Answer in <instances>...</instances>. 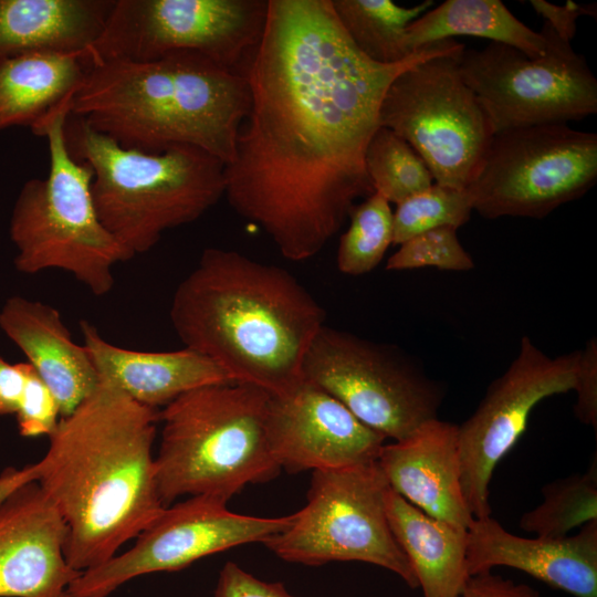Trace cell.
<instances>
[{
    "label": "cell",
    "mask_w": 597,
    "mask_h": 597,
    "mask_svg": "<svg viewBox=\"0 0 597 597\" xmlns=\"http://www.w3.org/2000/svg\"><path fill=\"white\" fill-rule=\"evenodd\" d=\"M455 228L440 227L419 233L399 244L386 270L402 271L433 266L444 271H470L471 255L460 243Z\"/></svg>",
    "instance_id": "4dcf8cb0"
},
{
    "label": "cell",
    "mask_w": 597,
    "mask_h": 597,
    "mask_svg": "<svg viewBox=\"0 0 597 597\" xmlns=\"http://www.w3.org/2000/svg\"><path fill=\"white\" fill-rule=\"evenodd\" d=\"M266 429L275 461L289 472L377 461L386 441L337 399L305 379L285 394L271 395Z\"/></svg>",
    "instance_id": "2e32d148"
},
{
    "label": "cell",
    "mask_w": 597,
    "mask_h": 597,
    "mask_svg": "<svg viewBox=\"0 0 597 597\" xmlns=\"http://www.w3.org/2000/svg\"><path fill=\"white\" fill-rule=\"evenodd\" d=\"M377 462L390 489L425 513L465 530L474 520L462 490L458 425L430 419L385 443Z\"/></svg>",
    "instance_id": "d6986e66"
},
{
    "label": "cell",
    "mask_w": 597,
    "mask_h": 597,
    "mask_svg": "<svg viewBox=\"0 0 597 597\" xmlns=\"http://www.w3.org/2000/svg\"><path fill=\"white\" fill-rule=\"evenodd\" d=\"M472 35L517 49L530 57L545 53L544 35L519 20L500 0H447L413 20L405 45L415 53L429 44Z\"/></svg>",
    "instance_id": "d4e9b609"
},
{
    "label": "cell",
    "mask_w": 597,
    "mask_h": 597,
    "mask_svg": "<svg viewBox=\"0 0 597 597\" xmlns=\"http://www.w3.org/2000/svg\"><path fill=\"white\" fill-rule=\"evenodd\" d=\"M0 328L53 392L61 417L70 415L98 385L86 347L73 342L55 307L10 296L0 308Z\"/></svg>",
    "instance_id": "ffe728a7"
},
{
    "label": "cell",
    "mask_w": 597,
    "mask_h": 597,
    "mask_svg": "<svg viewBox=\"0 0 597 597\" xmlns=\"http://www.w3.org/2000/svg\"><path fill=\"white\" fill-rule=\"evenodd\" d=\"M365 167L374 192L389 203L398 205L434 182L417 151L384 126L378 127L367 146Z\"/></svg>",
    "instance_id": "83f0119b"
},
{
    "label": "cell",
    "mask_w": 597,
    "mask_h": 597,
    "mask_svg": "<svg viewBox=\"0 0 597 597\" xmlns=\"http://www.w3.org/2000/svg\"><path fill=\"white\" fill-rule=\"evenodd\" d=\"M66 526L33 481L0 506V597H72L81 574L64 556Z\"/></svg>",
    "instance_id": "e0dca14e"
},
{
    "label": "cell",
    "mask_w": 597,
    "mask_h": 597,
    "mask_svg": "<svg viewBox=\"0 0 597 597\" xmlns=\"http://www.w3.org/2000/svg\"><path fill=\"white\" fill-rule=\"evenodd\" d=\"M214 597H298L285 588L284 584L270 583L244 570L233 562L221 568L214 589Z\"/></svg>",
    "instance_id": "d6a6232c"
},
{
    "label": "cell",
    "mask_w": 597,
    "mask_h": 597,
    "mask_svg": "<svg viewBox=\"0 0 597 597\" xmlns=\"http://www.w3.org/2000/svg\"><path fill=\"white\" fill-rule=\"evenodd\" d=\"M455 597H541L530 585L493 574L492 570L472 575Z\"/></svg>",
    "instance_id": "d590c367"
},
{
    "label": "cell",
    "mask_w": 597,
    "mask_h": 597,
    "mask_svg": "<svg viewBox=\"0 0 597 597\" xmlns=\"http://www.w3.org/2000/svg\"><path fill=\"white\" fill-rule=\"evenodd\" d=\"M24 385V363L12 365L0 356V416L17 413Z\"/></svg>",
    "instance_id": "8d00e7d4"
},
{
    "label": "cell",
    "mask_w": 597,
    "mask_h": 597,
    "mask_svg": "<svg viewBox=\"0 0 597 597\" xmlns=\"http://www.w3.org/2000/svg\"><path fill=\"white\" fill-rule=\"evenodd\" d=\"M597 180V134L546 124L494 135L467 188L483 218L542 219Z\"/></svg>",
    "instance_id": "8fae6325"
},
{
    "label": "cell",
    "mask_w": 597,
    "mask_h": 597,
    "mask_svg": "<svg viewBox=\"0 0 597 597\" xmlns=\"http://www.w3.org/2000/svg\"><path fill=\"white\" fill-rule=\"evenodd\" d=\"M271 395L250 384H212L182 394L159 412L155 455L166 506L182 495L228 502L281 471L268 439Z\"/></svg>",
    "instance_id": "8992f818"
},
{
    "label": "cell",
    "mask_w": 597,
    "mask_h": 597,
    "mask_svg": "<svg viewBox=\"0 0 597 597\" xmlns=\"http://www.w3.org/2000/svg\"><path fill=\"white\" fill-rule=\"evenodd\" d=\"M473 210L467 189H455L433 182L396 205L394 211L392 244L440 227L459 229L465 224Z\"/></svg>",
    "instance_id": "f546056e"
},
{
    "label": "cell",
    "mask_w": 597,
    "mask_h": 597,
    "mask_svg": "<svg viewBox=\"0 0 597 597\" xmlns=\"http://www.w3.org/2000/svg\"><path fill=\"white\" fill-rule=\"evenodd\" d=\"M463 49L458 42L404 70L388 86L379 109V126L417 151L436 184L455 189L472 184L495 135L461 75Z\"/></svg>",
    "instance_id": "ba28073f"
},
{
    "label": "cell",
    "mask_w": 597,
    "mask_h": 597,
    "mask_svg": "<svg viewBox=\"0 0 597 597\" xmlns=\"http://www.w3.org/2000/svg\"><path fill=\"white\" fill-rule=\"evenodd\" d=\"M249 107L243 72L180 51L146 62L93 63L70 114L126 148L156 153L188 145L226 166Z\"/></svg>",
    "instance_id": "277c9868"
},
{
    "label": "cell",
    "mask_w": 597,
    "mask_h": 597,
    "mask_svg": "<svg viewBox=\"0 0 597 597\" xmlns=\"http://www.w3.org/2000/svg\"><path fill=\"white\" fill-rule=\"evenodd\" d=\"M389 484L377 461L313 471L306 504L284 531L263 542L289 563L320 566L363 562L418 588L412 567L397 543L386 513Z\"/></svg>",
    "instance_id": "9c48e42d"
},
{
    "label": "cell",
    "mask_w": 597,
    "mask_h": 597,
    "mask_svg": "<svg viewBox=\"0 0 597 597\" xmlns=\"http://www.w3.org/2000/svg\"><path fill=\"white\" fill-rule=\"evenodd\" d=\"M386 513L422 596H458L470 577L467 567L468 530L425 513L390 486L386 493Z\"/></svg>",
    "instance_id": "cb8c5ba5"
},
{
    "label": "cell",
    "mask_w": 597,
    "mask_h": 597,
    "mask_svg": "<svg viewBox=\"0 0 597 597\" xmlns=\"http://www.w3.org/2000/svg\"><path fill=\"white\" fill-rule=\"evenodd\" d=\"M115 0H0V60L30 51L83 52Z\"/></svg>",
    "instance_id": "603a6c76"
},
{
    "label": "cell",
    "mask_w": 597,
    "mask_h": 597,
    "mask_svg": "<svg viewBox=\"0 0 597 597\" xmlns=\"http://www.w3.org/2000/svg\"><path fill=\"white\" fill-rule=\"evenodd\" d=\"M24 390L15 413L19 433L25 438L49 437L61 419L60 406L28 362L24 363Z\"/></svg>",
    "instance_id": "1f68e13d"
},
{
    "label": "cell",
    "mask_w": 597,
    "mask_h": 597,
    "mask_svg": "<svg viewBox=\"0 0 597 597\" xmlns=\"http://www.w3.org/2000/svg\"><path fill=\"white\" fill-rule=\"evenodd\" d=\"M530 4L535 12L545 19L555 33L564 41L570 42L577 31L579 17L589 15L596 18V3L580 4L567 0L558 6L544 0H531Z\"/></svg>",
    "instance_id": "e575fe53"
},
{
    "label": "cell",
    "mask_w": 597,
    "mask_h": 597,
    "mask_svg": "<svg viewBox=\"0 0 597 597\" xmlns=\"http://www.w3.org/2000/svg\"><path fill=\"white\" fill-rule=\"evenodd\" d=\"M348 219L349 226L339 239L337 269L346 275H363L380 263L392 244L394 211L374 192L352 207Z\"/></svg>",
    "instance_id": "f1b7e54d"
},
{
    "label": "cell",
    "mask_w": 597,
    "mask_h": 597,
    "mask_svg": "<svg viewBox=\"0 0 597 597\" xmlns=\"http://www.w3.org/2000/svg\"><path fill=\"white\" fill-rule=\"evenodd\" d=\"M574 412L584 425L597 429V342L591 338L580 350Z\"/></svg>",
    "instance_id": "836d02e7"
},
{
    "label": "cell",
    "mask_w": 597,
    "mask_h": 597,
    "mask_svg": "<svg viewBox=\"0 0 597 597\" xmlns=\"http://www.w3.org/2000/svg\"><path fill=\"white\" fill-rule=\"evenodd\" d=\"M292 514L260 517L234 513L227 502L197 495L165 510L134 545L82 572L69 586L72 597H107L142 575L182 569L196 561L248 543H263L284 531Z\"/></svg>",
    "instance_id": "9a60e30c"
},
{
    "label": "cell",
    "mask_w": 597,
    "mask_h": 597,
    "mask_svg": "<svg viewBox=\"0 0 597 597\" xmlns=\"http://www.w3.org/2000/svg\"><path fill=\"white\" fill-rule=\"evenodd\" d=\"M580 350L551 357L523 336L516 357L494 379L473 413L458 425L461 482L474 519L491 515L490 481L543 399L575 390Z\"/></svg>",
    "instance_id": "5bb4252c"
},
{
    "label": "cell",
    "mask_w": 597,
    "mask_h": 597,
    "mask_svg": "<svg viewBox=\"0 0 597 597\" xmlns=\"http://www.w3.org/2000/svg\"><path fill=\"white\" fill-rule=\"evenodd\" d=\"M303 378L394 441L438 418L444 398L442 385L398 348L326 324L307 350Z\"/></svg>",
    "instance_id": "30bf717a"
},
{
    "label": "cell",
    "mask_w": 597,
    "mask_h": 597,
    "mask_svg": "<svg viewBox=\"0 0 597 597\" xmlns=\"http://www.w3.org/2000/svg\"><path fill=\"white\" fill-rule=\"evenodd\" d=\"M457 43L439 41L379 64L354 45L331 0H268L262 38L242 70L249 112L224 166L231 208L285 259L318 254L355 201L374 193L365 154L388 86Z\"/></svg>",
    "instance_id": "6da1fadb"
},
{
    "label": "cell",
    "mask_w": 597,
    "mask_h": 597,
    "mask_svg": "<svg viewBox=\"0 0 597 597\" xmlns=\"http://www.w3.org/2000/svg\"><path fill=\"white\" fill-rule=\"evenodd\" d=\"M36 464L31 463L21 469L9 467L0 473V506L22 485L36 481Z\"/></svg>",
    "instance_id": "74e56055"
},
{
    "label": "cell",
    "mask_w": 597,
    "mask_h": 597,
    "mask_svg": "<svg viewBox=\"0 0 597 597\" xmlns=\"http://www.w3.org/2000/svg\"><path fill=\"white\" fill-rule=\"evenodd\" d=\"M169 317L186 348L233 381L277 396L304 379L305 356L326 314L286 269L208 248L178 284Z\"/></svg>",
    "instance_id": "3957f363"
},
{
    "label": "cell",
    "mask_w": 597,
    "mask_h": 597,
    "mask_svg": "<svg viewBox=\"0 0 597 597\" xmlns=\"http://www.w3.org/2000/svg\"><path fill=\"white\" fill-rule=\"evenodd\" d=\"M505 566L574 597H597V521L564 537H522L491 515L468 527L467 567L470 576Z\"/></svg>",
    "instance_id": "ac0fdd59"
},
{
    "label": "cell",
    "mask_w": 597,
    "mask_h": 597,
    "mask_svg": "<svg viewBox=\"0 0 597 597\" xmlns=\"http://www.w3.org/2000/svg\"><path fill=\"white\" fill-rule=\"evenodd\" d=\"M159 412L100 379L49 436L35 482L66 526L73 569L107 562L165 510L153 453Z\"/></svg>",
    "instance_id": "7a4b0ae2"
},
{
    "label": "cell",
    "mask_w": 597,
    "mask_h": 597,
    "mask_svg": "<svg viewBox=\"0 0 597 597\" xmlns=\"http://www.w3.org/2000/svg\"><path fill=\"white\" fill-rule=\"evenodd\" d=\"M93 65L83 52L30 51L0 60V129L31 130L70 104Z\"/></svg>",
    "instance_id": "7402d4cb"
},
{
    "label": "cell",
    "mask_w": 597,
    "mask_h": 597,
    "mask_svg": "<svg viewBox=\"0 0 597 597\" xmlns=\"http://www.w3.org/2000/svg\"><path fill=\"white\" fill-rule=\"evenodd\" d=\"M545 53L530 57L490 42L463 49L459 67L484 107L494 133L546 124H567L597 113V80L584 55L544 22Z\"/></svg>",
    "instance_id": "7c38bea8"
},
{
    "label": "cell",
    "mask_w": 597,
    "mask_h": 597,
    "mask_svg": "<svg viewBox=\"0 0 597 597\" xmlns=\"http://www.w3.org/2000/svg\"><path fill=\"white\" fill-rule=\"evenodd\" d=\"M69 114L59 112L32 132L48 139L50 166L45 178L24 182L13 205V264L23 274L65 271L103 296L114 286L115 265L134 256L97 216L92 168L67 150L63 125Z\"/></svg>",
    "instance_id": "52a82bcc"
},
{
    "label": "cell",
    "mask_w": 597,
    "mask_h": 597,
    "mask_svg": "<svg viewBox=\"0 0 597 597\" xmlns=\"http://www.w3.org/2000/svg\"><path fill=\"white\" fill-rule=\"evenodd\" d=\"M347 36L367 59L396 64L409 53L405 45L407 27L432 6L426 0L415 7H400L391 0H331Z\"/></svg>",
    "instance_id": "484cf974"
},
{
    "label": "cell",
    "mask_w": 597,
    "mask_h": 597,
    "mask_svg": "<svg viewBox=\"0 0 597 597\" xmlns=\"http://www.w3.org/2000/svg\"><path fill=\"white\" fill-rule=\"evenodd\" d=\"M543 502L520 519V527L541 537H564L597 521V457L585 472L555 480L542 488Z\"/></svg>",
    "instance_id": "4316f807"
},
{
    "label": "cell",
    "mask_w": 597,
    "mask_h": 597,
    "mask_svg": "<svg viewBox=\"0 0 597 597\" xmlns=\"http://www.w3.org/2000/svg\"><path fill=\"white\" fill-rule=\"evenodd\" d=\"M86 347L100 379L115 385L133 400L155 409L166 407L192 389L233 381L206 356L184 347L172 352H140L107 342L96 326L80 322Z\"/></svg>",
    "instance_id": "44dd1931"
},
{
    "label": "cell",
    "mask_w": 597,
    "mask_h": 597,
    "mask_svg": "<svg viewBox=\"0 0 597 597\" xmlns=\"http://www.w3.org/2000/svg\"><path fill=\"white\" fill-rule=\"evenodd\" d=\"M63 134L71 156L93 170L101 222L133 256L151 250L165 231L196 221L224 196V164L200 148H126L72 114Z\"/></svg>",
    "instance_id": "5b68a950"
},
{
    "label": "cell",
    "mask_w": 597,
    "mask_h": 597,
    "mask_svg": "<svg viewBox=\"0 0 597 597\" xmlns=\"http://www.w3.org/2000/svg\"><path fill=\"white\" fill-rule=\"evenodd\" d=\"M266 13L268 0H115L90 52L93 63L195 52L242 72L262 38Z\"/></svg>",
    "instance_id": "4fadbf2b"
}]
</instances>
